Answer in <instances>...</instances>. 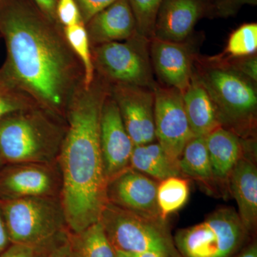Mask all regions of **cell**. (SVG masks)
Instances as JSON below:
<instances>
[{"mask_svg": "<svg viewBox=\"0 0 257 257\" xmlns=\"http://www.w3.org/2000/svg\"><path fill=\"white\" fill-rule=\"evenodd\" d=\"M0 36L7 52L0 84L65 119L69 103L83 85L84 67L63 27L31 0H0Z\"/></svg>", "mask_w": 257, "mask_h": 257, "instance_id": "6da1fadb", "label": "cell"}, {"mask_svg": "<svg viewBox=\"0 0 257 257\" xmlns=\"http://www.w3.org/2000/svg\"><path fill=\"white\" fill-rule=\"evenodd\" d=\"M110 85L95 73L90 86H81L66 112L67 132L57 158L62 173L60 199L70 232L99 220L107 203V180L101 155V108Z\"/></svg>", "mask_w": 257, "mask_h": 257, "instance_id": "7a4b0ae2", "label": "cell"}, {"mask_svg": "<svg viewBox=\"0 0 257 257\" xmlns=\"http://www.w3.org/2000/svg\"><path fill=\"white\" fill-rule=\"evenodd\" d=\"M194 71L210 96L220 126L240 138H256V84L233 70L219 55L198 54Z\"/></svg>", "mask_w": 257, "mask_h": 257, "instance_id": "3957f363", "label": "cell"}, {"mask_svg": "<svg viewBox=\"0 0 257 257\" xmlns=\"http://www.w3.org/2000/svg\"><path fill=\"white\" fill-rule=\"evenodd\" d=\"M67 132L63 118L35 106L0 121V156L5 165L57 162Z\"/></svg>", "mask_w": 257, "mask_h": 257, "instance_id": "277c9868", "label": "cell"}, {"mask_svg": "<svg viewBox=\"0 0 257 257\" xmlns=\"http://www.w3.org/2000/svg\"><path fill=\"white\" fill-rule=\"evenodd\" d=\"M10 242L44 248L68 231L60 197L0 200Z\"/></svg>", "mask_w": 257, "mask_h": 257, "instance_id": "5b68a950", "label": "cell"}, {"mask_svg": "<svg viewBox=\"0 0 257 257\" xmlns=\"http://www.w3.org/2000/svg\"><path fill=\"white\" fill-rule=\"evenodd\" d=\"M99 221L117 251L155 252L165 257H182L176 248L167 221L148 217L107 202Z\"/></svg>", "mask_w": 257, "mask_h": 257, "instance_id": "8992f818", "label": "cell"}, {"mask_svg": "<svg viewBox=\"0 0 257 257\" xmlns=\"http://www.w3.org/2000/svg\"><path fill=\"white\" fill-rule=\"evenodd\" d=\"M248 234L237 211L221 207L202 222L179 230L174 241L182 257H231Z\"/></svg>", "mask_w": 257, "mask_h": 257, "instance_id": "52a82bcc", "label": "cell"}, {"mask_svg": "<svg viewBox=\"0 0 257 257\" xmlns=\"http://www.w3.org/2000/svg\"><path fill=\"white\" fill-rule=\"evenodd\" d=\"M150 44V40L137 33L125 41L91 47L95 73L109 85L127 84L154 89L157 82Z\"/></svg>", "mask_w": 257, "mask_h": 257, "instance_id": "ba28073f", "label": "cell"}, {"mask_svg": "<svg viewBox=\"0 0 257 257\" xmlns=\"http://www.w3.org/2000/svg\"><path fill=\"white\" fill-rule=\"evenodd\" d=\"M62 179L58 162L6 164L0 169V200L60 197Z\"/></svg>", "mask_w": 257, "mask_h": 257, "instance_id": "9c48e42d", "label": "cell"}, {"mask_svg": "<svg viewBox=\"0 0 257 257\" xmlns=\"http://www.w3.org/2000/svg\"><path fill=\"white\" fill-rule=\"evenodd\" d=\"M154 92L156 142L169 156L179 160L184 147L194 138L184 109L182 92L158 83Z\"/></svg>", "mask_w": 257, "mask_h": 257, "instance_id": "30bf717a", "label": "cell"}, {"mask_svg": "<svg viewBox=\"0 0 257 257\" xmlns=\"http://www.w3.org/2000/svg\"><path fill=\"white\" fill-rule=\"evenodd\" d=\"M119 109L134 145L156 142L154 89L127 84L110 85L109 90Z\"/></svg>", "mask_w": 257, "mask_h": 257, "instance_id": "8fae6325", "label": "cell"}, {"mask_svg": "<svg viewBox=\"0 0 257 257\" xmlns=\"http://www.w3.org/2000/svg\"><path fill=\"white\" fill-rule=\"evenodd\" d=\"M190 39L182 42L165 41L155 37L150 40L152 69L159 84L181 92L188 87L198 55L197 45Z\"/></svg>", "mask_w": 257, "mask_h": 257, "instance_id": "7c38bea8", "label": "cell"}, {"mask_svg": "<svg viewBox=\"0 0 257 257\" xmlns=\"http://www.w3.org/2000/svg\"><path fill=\"white\" fill-rule=\"evenodd\" d=\"M99 140L104 173L108 182L130 168L135 147L110 93L106 96L101 108Z\"/></svg>", "mask_w": 257, "mask_h": 257, "instance_id": "4fadbf2b", "label": "cell"}, {"mask_svg": "<svg viewBox=\"0 0 257 257\" xmlns=\"http://www.w3.org/2000/svg\"><path fill=\"white\" fill-rule=\"evenodd\" d=\"M158 184L155 179L130 167L107 182L106 199L126 210L162 219L157 201Z\"/></svg>", "mask_w": 257, "mask_h": 257, "instance_id": "5bb4252c", "label": "cell"}, {"mask_svg": "<svg viewBox=\"0 0 257 257\" xmlns=\"http://www.w3.org/2000/svg\"><path fill=\"white\" fill-rule=\"evenodd\" d=\"M209 4L207 0H163L155 20L154 37L186 41L192 37L199 20L208 15Z\"/></svg>", "mask_w": 257, "mask_h": 257, "instance_id": "9a60e30c", "label": "cell"}, {"mask_svg": "<svg viewBox=\"0 0 257 257\" xmlns=\"http://www.w3.org/2000/svg\"><path fill=\"white\" fill-rule=\"evenodd\" d=\"M255 139L244 140L242 156L229 176L228 189L238 207V215L248 234L257 226V168L251 152H254Z\"/></svg>", "mask_w": 257, "mask_h": 257, "instance_id": "2e32d148", "label": "cell"}, {"mask_svg": "<svg viewBox=\"0 0 257 257\" xmlns=\"http://www.w3.org/2000/svg\"><path fill=\"white\" fill-rule=\"evenodd\" d=\"M90 46L127 40L138 33L128 0H117L85 25Z\"/></svg>", "mask_w": 257, "mask_h": 257, "instance_id": "e0dca14e", "label": "cell"}, {"mask_svg": "<svg viewBox=\"0 0 257 257\" xmlns=\"http://www.w3.org/2000/svg\"><path fill=\"white\" fill-rule=\"evenodd\" d=\"M211 168L219 184L227 186L229 176L244 150V139L218 126L205 136Z\"/></svg>", "mask_w": 257, "mask_h": 257, "instance_id": "ac0fdd59", "label": "cell"}, {"mask_svg": "<svg viewBox=\"0 0 257 257\" xmlns=\"http://www.w3.org/2000/svg\"><path fill=\"white\" fill-rule=\"evenodd\" d=\"M182 94L189 126L194 137H205L220 126L210 96L194 71L188 87Z\"/></svg>", "mask_w": 257, "mask_h": 257, "instance_id": "d6986e66", "label": "cell"}, {"mask_svg": "<svg viewBox=\"0 0 257 257\" xmlns=\"http://www.w3.org/2000/svg\"><path fill=\"white\" fill-rule=\"evenodd\" d=\"M130 167L157 182L170 177H182L179 160L169 156L157 142L135 145Z\"/></svg>", "mask_w": 257, "mask_h": 257, "instance_id": "ffe728a7", "label": "cell"}, {"mask_svg": "<svg viewBox=\"0 0 257 257\" xmlns=\"http://www.w3.org/2000/svg\"><path fill=\"white\" fill-rule=\"evenodd\" d=\"M179 170L183 177H189L214 192L219 185L213 174L205 137H194L184 147L179 160Z\"/></svg>", "mask_w": 257, "mask_h": 257, "instance_id": "44dd1931", "label": "cell"}, {"mask_svg": "<svg viewBox=\"0 0 257 257\" xmlns=\"http://www.w3.org/2000/svg\"><path fill=\"white\" fill-rule=\"evenodd\" d=\"M67 243L72 257H116L100 221L78 232H67Z\"/></svg>", "mask_w": 257, "mask_h": 257, "instance_id": "7402d4cb", "label": "cell"}, {"mask_svg": "<svg viewBox=\"0 0 257 257\" xmlns=\"http://www.w3.org/2000/svg\"><path fill=\"white\" fill-rule=\"evenodd\" d=\"M188 179L183 177H172L159 182L157 201L160 216L167 221V217L182 209L189 196Z\"/></svg>", "mask_w": 257, "mask_h": 257, "instance_id": "603a6c76", "label": "cell"}, {"mask_svg": "<svg viewBox=\"0 0 257 257\" xmlns=\"http://www.w3.org/2000/svg\"><path fill=\"white\" fill-rule=\"evenodd\" d=\"M63 29L64 35L69 46L81 61L84 67L83 85L84 87H89L94 81L95 71L93 65L90 43L88 38L85 25L81 22L76 25L65 27Z\"/></svg>", "mask_w": 257, "mask_h": 257, "instance_id": "cb8c5ba5", "label": "cell"}, {"mask_svg": "<svg viewBox=\"0 0 257 257\" xmlns=\"http://www.w3.org/2000/svg\"><path fill=\"white\" fill-rule=\"evenodd\" d=\"M257 23H245L230 34L222 53L224 58H237L256 54Z\"/></svg>", "mask_w": 257, "mask_h": 257, "instance_id": "d4e9b609", "label": "cell"}, {"mask_svg": "<svg viewBox=\"0 0 257 257\" xmlns=\"http://www.w3.org/2000/svg\"><path fill=\"white\" fill-rule=\"evenodd\" d=\"M163 0H128L133 10L139 35L151 40L154 37L155 20Z\"/></svg>", "mask_w": 257, "mask_h": 257, "instance_id": "484cf974", "label": "cell"}, {"mask_svg": "<svg viewBox=\"0 0 257 257\" xmlns=\"http://www.w3.org/2000/svg\"><path fill=\"white\" fill-rule=\"evenodd\" d=\"M35 106L39 105L25 93L0 84V121L8 115Z\"/></svg>", "mask_w": 257, "mask_h": 257, "instance_id": "4316f807", "label": "cell"}, {"mask_svg": "<svg viewBox=\"0 0 257 257\" xmlns=\"http://www.w3.org/2000/svg\"><path fill=\"white\" fill-rule=\"evenodd\" d=\"M257 0H214L209 4L208 16L227 18L234 16L244 5L256 6Z\"/></svg>", "mask_w": 257, "mask_h": 257, "instance_id": "83f0119b", "label": "cell"}, {"mask_svg": "<svg viewBox=\"0 0 257 257\" xmlns=\"http://www.w3.org/2000/svg\"><path fill=\"white\" fill-rule=\"evenodd\" d=\"M222 58L224 59L225 62L227 63L228 65L233 70L246 77V78L249 79L251 82L256 84V53L251 55L246 56V57H237V58H224V57H222Z\"/></svg>", "mask_w": 257, "mask_h": 257, "instance_id": "f1b7e54d", "label": "cell"}, {"mask_svg": "<svg viewBox=\"0 0 257 257\" xmlns=\"http://www.w3.org/2000/svg\"><path fill=\"white\" fill-rule=\"evenodd\" d=\"M56 14L63 28L82 22L75 0H57Z\"/></svg>", "mask_w": 257, "mask_h": 257, "instance_id": "f546056e", "label": "cell"}, {"mask_svg": "<svg viewBox=\"0 0 257 257\" xmlns=\"http://www.w3.org/2000/svg\"><path fill=\"white\" fill-rule=\"evenodd\" d=\"M117 0H75L82 23L86 25L98 13Z\"/></svg>", "mask_w": 257, "mask_h": 257, "instance_id": "4dcf8cb0", "label": "cell"}, {"mask_svg": "<svg viewBox=\"0 0 257 257\" xmlns=\"http://www.w3.org/2000/svg\"><path fill=\"white\" fill-rule=\"evenodd\" d=\"M40 248H34L32 246H25V245L11 243L0 254V257H37Z\"/></svg>", "mask_w": 257, "mask_h": 257, "instance_id": "1f68e13d", "label": "cell"}, {"mask_svg": "<svg viewBox=\"0 0 257 257\" xmlns=\"http://www.w3.org/2000/svg\"><path fill=\"white\" fill-rule=\"evenodd\" d=\"M67 232L50 245L47 257H72L67 243Z\"/></svg>", "mask_w": 257, "mask_h": 257, "instance_id": "d6a6232c", "label": "cell"}, {"mask_svg": "<svg viewBox=\"0 0 257 257\" xmlns=\"http://www.w3.org/2000/svg\"><path fill=\"white\" fill-rule=\"evenodd\" d=\"M31 1L36 5L43 14L46 15L47 18H50L52 21L58 23L57 14H56L57 0H31Z\"/></svg>", "mask_w": 257, "mask_h": 257, "instance_id": "836d02e7", "label": "cell"}, {"mask_svg": "<svg viewBox=\"0 0 257 257\" xmlns=\"http://www.w3.org/2000/svg\"><path fill=\"white\" fill-rule=\"evenodd\" d=\"M11 244L4 219L0 211V254Z\"/></svg>", "mask_w": 257, "mask_h": 257, "instance_id": "e575fe53", "label": "cell"}, {"mask_svg": "<svg viewBox=\"0 0 257 257\" xmlns=\"http://www.w3.org/2000/svg\"><path fill=\"white\" fill-rule=\"evenodd\" d=\"M237 257H257L256 243H251L247 248H245L242 252L238 255Z\"/></svg>", "mask_w": 257, "mask_h": 257, "instance_id": "d590c367", "label": "cell"}, {"mask_svg": "<svg viewBox=\"0 0 257 257\" xmlns=\"http://www.w3.org/2000/svg\"><path fill=\"white\" fill-rule=\"evenodd\" d=\"M127 254V253H126ZM130 257H165L160 253L155 252H144L140 253H130L127 254Z\"/></svg>", "mask_w": 257, "mask_h": 257, "instance_id": "8d00e7d4", "label": "cell"}, {"mask_svg": "<svg viewBox=\"0 0 257 257\" xmlns=\"http://www.w3.org/2000/svg\"><path fill=\"white\" fill-rule=\"evenodd\" d=\"M51 244H52V243H51ZM51 244L46 246V247L40 248L37 257H47V251H48V248L50 247Z\"/></svg>", "mask_w": 257, "mask_h": 257, "instance_id": "74e56055", "label": "cell"}, {"mask_svg": "<svg viewBox=\"0 0 257 257\" xmlns=\"http://www.w3.org/2000/svg\"><path fill=\"white\" fill-rule=\"evenodd\" d=\"M116 257H130L126 253L116 251Z\"/></svg>", "mask_w": 257, "mask_h": 257, "instance_id": "f35d334b", "label": "cell"}, {"mask_svg": "<svg viewBox=\"0 0 257 257\" xmlns=\"http://www.w3.org/2000/svg\"><path fill=\"white\" fill-rule=\"evenodd\" d=\"M5 165L4 162H3V159H2L1 156H0V169Z\"/></svg>", "mask_w": 257, "mask_h": 257, "instance_id": "ab89813d", "label": "cell"}, {"mask_svg": "<svg viewBox=\"0 0 257 257\" xmlns=\"http://www.w3.org/2000/svg\"><path fill=\"white\" fill-rule=\"evenodd\" d=\"M207 1L209 2V3H211L213 1H214V0H207Z\"/></svg>", "mask_w": 257, "mask_h": 257, "instance_id": "60d3db41", "label": "cell"}]
</instances>
